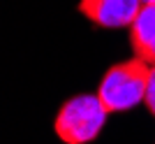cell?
Masks as SVG:
<instances>
[{
  "instance_id": "cell-1",
  "label": "cell",
  "mask_w": 155,
  "mask_h": 144,
  "mask_svg": "<svg viewBox=\"0 0 155 144\" xmlns=\"http://www.w3.org/2000/svg\"><path fill=\"white\" fill-rule=\"evenodd\" d=\"M148 72L150 63L137 58V56L123 63H116L104 72V77L100 79V86H97V98L104 102L109 114L127 111L141 105L143 95H146Z\"/></svg>"
},
{
  "instance_id": "cell-2",
  "label": "cell",
  "mask_w": 155,
  "mask_h": 144,
  "mask_svg": "<svg viewBox=\"0 0 155 144\" xmlns=\"http://www.w3.org/2000/svg\"><path fill=\"white\" fill-rule=\"evenodd\" d=\"M109 109L95 95L81 93L65 102L56 114L53 130L63 144H91L102 132Z\"/></svg>"
},
{
  "instance_id": "cell-3",
  "label": "cell",
  "mask_w": 155,
  "mask_h": 144,
  "mask_svg": "<svg viewBox=\"0 0 155 144\" xmlns=\"http://www.w3.org/2000/svg\"><path fill=\"white\" fill-rule=\"evenodd\" d=\"M141 0H79V14L100 28H130L141 12Z\"/></svg>"
},
{
  "instance_id": "cell-4",
  "label": "cell",
  "mask_w": 155,
  "mask_h": 144,
  "mask_svg": "<svg viewBox=\"0 0 155 144\" xmlns=\"http://www.w3.org/2000/svg\"><path fill=\"white\" fill-rule=\"evenodd\" d=\"M130 44L137 58L155 65V5H143L130 26Z\"/></svg>"
},
{
  "instance_id": "cell-5",
  "label": "cell",
  "mask_w": 155,
  "mask_h": 144,
  "mask_svg": "<svg viewBox=\"0 0 155 144\" xmlns=\"http://www.w3.org/2000/svg\"><path fill=\"white\" fill-rule=\"evenodd\" d=\"M143 105H146V109L155 116V65H150V72H148V84H146Z\"/></svg>"
},
{
  "instance_id": "cell-6",
  "label": "cell",
  "mask_w": 155,
  "mask_h": 144,
  "mask_svg": "<svg viewBox=\"0 0 155 144\" xmlns=\"http://www.w3.org/2000/svg\"><path fill=\"white\" fill-rule=\"evenodd\" d=\"M143 5H155V0H141Z\"/></svg>"
}]
</instances>
